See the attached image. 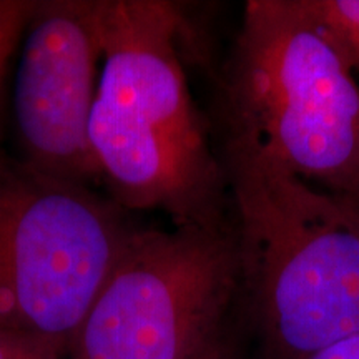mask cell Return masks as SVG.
<instances>
[{"label": "cell", "mask_w": 359, "mask_h": 359, "mask_svg": "<svg viewBox=\"0 0 359 359\" xmlns=\"http://www.w3.org/2000/svg\"><path fill=\"white\" fill-rule=\"evenodd\" d=\"M103 62L90 120L98 178L120 208L175 226H226V173L208 145L183 69L173 2L98 0Z\"/></svg>", "instance_id": "cell-1"}, {"label": "cell", "mask_w": 359, "mask_h": 359, "mask_svg": "<svg viewBox=\"0 0 359 359\" xmlns=\"http://www.w3.org/2000/svg\"><path fill=\"white\" fill-rule=\"evenodd\" d=\"M240 296L259 359H308L359 331V224L338 196L228 145Z\"/></svg>", "instance_id": "cell-2"}, {"label": "cell", "mask_w": 359, "mask_h": 359, "mask_svg": "<svg viewBox=\"0 0 359 359\" xmlns=\"http://www.w3.org/2000/svg\"><path fill=\"white\" fill-rule=\"evenodd\" d=\"M228 145L330 195L359 188V83L303 0H250L228 67Z\"/></svg>", "instance_id": "cell-3"}, {"label": "cell", "mask_w": 359, "mask_h": 359, "mask_svg": "<svg viewBox=\"0 0 359 359\" xmlns=\"http://www.w3.org/2000/svg\"><path fill=\"white\" fill-rule=\"evenodd\" d=\"M132 233L111 198L0 158V320L69 354Z\"/></svg>", "instance_id": "cell-4"}, {"label": "cell", "mask_w": 359, "mask_h": 359, "mask_svg": "<svg viewBox=\"0 0 359 359\" xmlns=\"http://www.w3.org/2000/svg\"><path fill=\"white\" fill-rule=\"evenodd\" d=\"M240 299L230 226L133 230L72 341V359H193Z\"/></svg>", "instance_id": "cell-5"}, {"label": "cell", "mask_w": 359, "mask_h": 359, "mask_svg": "<svg viewBox=\"0 0 359 359\" xmlns=\"http://www.w3.org/2000/svg\"><path fill=\"white\" fill-rule=\"evenodd\" d=\"M103 62L98 0H40L22 39L13 120L22 161L90 187L98 182L90 120Z\"/></svg>", "instance_id": "cell-6"}, {"label": "cell", "mask_w": 359, "mask_h": 359, "mask_svg": "<svg viewBox=\"0 0 359 359\" xmlns=\"http://www.w3.org/2000/svg\"><path fill=\"white\" fill-rule=\"evenodd\" d=\"M303 6L353 72H359V0H303Z\"/></svg>", "instance_id": "cell-7"}, {"label": "cell", "mask_w": 359, "mask_h": 359, "mask_svg": "<svg viewBox=\"0 0 359 359\" xmlns=\"http://www.w3.org/2000/svg\"><path fill=\"white\" fill-rule=\"evenodd\" d=\"M40 0H0V158L6 156L4 137L7 118V77L12 58L37 11Z\"/></svg>", "instance_id": "cell-8"}, {"label": "cell", "mask_w": 359, "mask_h": 359, "mask_svg": "<svg viewBox=\"0 0 359 359\" xmlns=\"http://www.w3.org/2000/svg\"><path fill=\"white\" fill-rule=\"evenodd\" d=\"M52 344L8 325H0V359H60Z\"/></svg>", "instance_id": "cell-9"}, {"label": "cell", "mask_w": 359, "mask_h": 359, "mask_svg": "<svg viewBox=\"0 0 359 359\" xmlns=\"http://www.w3.org/2000/svg\"><path fill=\"white\" fill-rule=\"evenodd\" d=\"M193 359H243L233 326H228L223 334H219L212 344H208L203 351L196 354Z\"/></svg>", "instance_id": "cell-10"}, {"label": "cell", "mask_w": 359, "mask_h": 359, "mask_svg": "<svg viewBox=\"0 0 359 359\" xmlns=\"http://www.w3.org/2000/svg\"><path fill=\"white\" fill-rule=\"evenodd\" d=\"M308 359H359V331L336 341Z\"/></svg>", "instance_id": "cell-11"}, {"label": "cell", "mask_w": 359, "mask_h": 359, "mask_svg": "<svg viewBox=\"0 0 359 359\" xmlns=\"http://www.w3.org/2000/svg\"><path fill=\"white\" fill-rule=\"evenodd\" d=\"M338 198H339V196H338ZM339 200L348 206V210L353 213V217L356 218V222L359 224V188L353 193V195L344 196V198H339Z\"/></svg>", "instance_id": "cell-12"}, {"label": "cell", "mask_w": 359, "mask_h": 359, "mask_svg": "<svg viewBox=\"0 0 359 359\" xmlns=\"http://www.w3.org/2000/svg\"><path fill=\"white\" fill-rule=\"evenodd\" d=\"M0 325H4V323H2V320H0Z\"/></svg>", "instance_id": "cell-13"}]
</instances>
